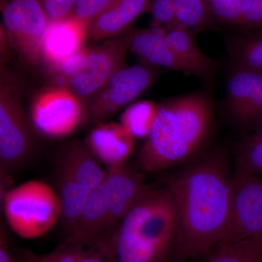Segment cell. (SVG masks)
<instances>
[{
    "label": "cell",
    "instance_id": "6da1fadb",
    "mask_svg": "<svg viewBox=\"0 0 262 262\" xmlns=\"http://www.w3.org/2000/svg\"><path fill=\"white\" fill-rule=\"evenodd\" d=\"M232 180L220 152L198 160L169 179L166 186L178 214L176 261L208 256L220 244L228 216Z\"/></svg>",
    "mask_w": 262,
    "mask_h": 262
},
{
    "label": "cell",
    "instance_id": "7a4b0ae2",
    "mask_svg": "<svg viewBox=\"0 0 262 262\" xmlns=\"http://www.w3.org/2000/svg\"><path fill=\"white\" fill-rule=\"evenodd\" d=\"M213 105L206 93H192L160 103L151 132L138 154L139 165L156 173L186 163L208 141L213 125Z\"/></svg>",
    "mask_w": 262,
    "mask_h": 262
},
{
    "label": "cell",
    "instance_id": "3957f363",
    "mask_svg": "<svg viewBox=\"0 0 262 262\" xmlns=\"http://www.w3.org/2000/svg\"><path fill=\"white\" fill-rule=\"evenodd\" d=\"M178 229L169 188L148 187L120 225L115 262L176 261Z\"/></svg>",
    "mask_w": 262,
    "mask_h": 262
},
{
    "label": "cell",
    "instance_id": "277c9868",
    "mask_svg": "<svg viewBox=\"0 0 262 262\" xmlns=\"http://www.w3.org/2000/svg\"><path fill=\"white\" fill-rule=\"evenodd\" d=\"M20 82L0 64V173L1 196L8 189L12 173L32 158L35 147L34 127L26 115L21 101Z\"/></svg>",
    "mask_w": 262,
    "mask_h": 262
},
{
    "label": "cell",
    "instance_id": "5b68a950",
    "mask_svg": "<svg viewBox=\"0 0 262 262\" xmlns=\"http://www.w3.org/2000/svg\"><path fill=\"white\" fill-rule=\"evenodd\" d=\"M3 200L8 225L24 238L46 234L61 218L58 194L45 183H25L8 190Z\"/></svg>",
    "mask_w": 262,
    "mask_h": 262
},
{
    "label": "cell",
    "instance_id": "8992f818",
    "mask_svg": "<svg viewBox=\"0 0 262 262\" xmlns=\"http://www.w3.org/2000/svg\"><path fill=\"white\" fill-rule=\"evenodd\" d=\"M30 118L34 130L41 135L59 139L88 122L87 107L67 86L53 84L33 98Z\"/></svg>",
    "mask_w": 262,
    "mask_h": 262
},
{
    "label": "cell",
    "instance_id": "52a82bcc",
    "mask_svg": "<svg viewBox=\"0 0 262 262\" xmlns=\"http://www.w3.org/2000/svg\"><path fill=\"white\" fill-rule=\"evenodd\" d=\"M156 69L155 66L142 61L117 71L86 103L88 122L95 125L106 122L121 108L140 97L156 80Z\"/></svg>",
    "mask_w": 262,
    "mask_h": 262
},
{
    "label": "cell",
    "instance_id": "ba28073f",
    "mask_svg": "<svg viewBox=\"0 0 262 262\" xmlns=\"http://www.w3.org/2000/svg\"><path fill=\"white\" fill-rule=\"evenodd\" d=\"M1 13L8 44L27 64H37L49 19L39 0H1Z\"/></svg>",
    "mask_w": 262,
    "mask_h": 262
},
{
    "label": "cell",
    "instance_id": "9c48e42d",
    "mask_svg": "<svg viewBox=\"0 0 262 262\" xmlns=\"http://www.w3.org/2000/svg\"><path fill=\"white\" fill-rule=\"evenodd\" d=\"M260 234H262V179L254 174L235 170L232 176L228 216L219 245Z\"/></svg>",
    "mask_w": 262,
    "mask_h": 262
},
{
    "label": "cell",
    "instance_id": "30bf717a",
    "mask_svg": "<svg viewBox=\"0 0 262 262\" xmlns=\"http://www.w3.org/2000/svg\"><path fill=\"white\" fill-rule=\"evenodd\" d=\"M127 46L120 36L108 39L96 47L89 48L83 65L65 86L87 103L114 74L127 65Z\"/></svg>",
    "mask_w": 262,
    "mask_h": 262
},
{
    "label": "cell",
    "instance_id": "8fae6325",
    "mask_svg": "<svg viewBox=\"0 0 262 262\" xmlns=\"http://www.w3.org/2000/svg\"><path fill=\"white\" fill-rule=\"evenodd\" d=\"M126 163L107 169L103 182L108 205L107 235L115 241L122 221L149 187L143 174Z\"/></svg>",
    "mask_w": 262,
    "mask_h": 262
},
{
    "label": "cell",
    "instance_id": "7c38bea8",
    "mask_svg": "<svg viewBox=\"0 0 262 262\" xmlns=\"http://www.w3.org/2000/svg\"><path fill=\"white\" fill-rule=\"evenodd\" d=\"M226 107L236 123L253 128L262 122V75L233 67L227 80Z\"/></svg>",
    "mask_w": 262,
    "mask_h": 262
},
{
    "label": "cell",
    "instance_id": "4fadbf2b",
    "mask_svg": "<svg viewBox=\"0 0 262 262\" xmlns=\"http://www.w3.org/2000/svg\"><path fill=\"white\" fill-rule=\"evenodd\" d=\"M89 26L73 15L50 20L43 35L40 58L50 75L84 47Z\"/></svg>",
    "mask_w": 262,
    "mask_h": 262
},
{
    "label": "cell",
    "instance_id": "5bb4252c",
    "mask_svg": "<svg viewBox=\"0 0 262 262\" xmlns=\"http://www.w3.org/2000/svg\"><path fill=\"white\" fill-rule=\"evenodd\" d=\"M108 221L107 200L103 183L91 192L77 222L67 231L63 242L82 246L117 244V241L108 238Z\"/></svg>",
    "mask_w": 262,
    "mask_h": 262
},
{
    "label": "cell",
    "instance_id": "9a60e30c",
    "mask_svg": "<svg viewBox=\"0 0 262 262\" xmlns=\"http://www.w3.org/2000/svg\"><path fill=\"white\" fill-rule=\"evenodd\" d=\"M165 30L131 27L120 34L128 51L140 57L142 61L155 67H162L192 75L190 71L170 48L164 37Z\"/></svg>",
    "mask_w": 262,
    "mask_h": 262
},
{
    "label": "cell",
    "instance_id": "2e32d148",
    "mask_svg": "<svg viewBox=\"0 0 262 262\" xmlns=\"http://www.w3.org/2000/svg\"><path fill=\"white\" fill-rule=\"evenodd\" d=\"M91 151L107 169L126 163L135 147V139L121 124H97L84 141Z\"/></svg>",
    "mask_w": 262,
    "mask_h": 262
},
{
    "label": "cell",
    "instance_id": "e0dca14e",
    "mask_svg": "<svg viewBox=\"0 0 262 262\" xmlns=\"http://www.w3.org/2000/svg\"><path fill=\"white\" fill-rule=\"evenodd\" d=\"M149 5L150 0H115L91 24L89 38L100 41L118 37L139 16L149 13Z\"/></svg>",
    "mask_w": 262,
    "mask_h": 262
},
{
    "label": "cell",
    "instance_id": "ac0fdd59",
    "mask_svg": "<svg viewBox=\"0 0 262 262\" xmlns=\"http://www.w3.org/2000/svg\"><path fill=\"white\" fill-rule=\"evenodd\" d=\"M57 165L91 191L104 182L107 173L84 141H75L66 144L60 151Z\"/></svg>",
    "mask_w": 262,
    "mask_h": 262
},
{
    "label": "cell",
    "instance_id": "d6986e66",
    "mask_svg": "<svg viewBox=\"0 0 262 262\" xmlns=\"http://www.w3.org/2000/svg\"><path fill=\"white\" fill-rule=\"evenodd\" d=\"M116 255L117 247L114 245L82 246L66 242L43 254L26 248L17 251V256L22 262H115Z\"/></svg>",
    "mask_w": 262,
    "mask_h": 262
},
{
    "label": "cell",
    "instance_id": "ffe728a7",
    "mask_svg": "<svg viewBox=\"0 0 262 262\" xmlns=\"http://www.w3.org/2000/svg\"><path fill=\"white\" fill-rule=\"evenodd\" d=\"M194 34L182 29L165 31L164 37L170 48L187 66L192 75L211 82L220 69V63L200 49Z\"/></svg>",
    "mask_w": 262,
    "mask_h": 262
},
{
    "label": "cell",
    "instance_id": "44dd1931",
    "mask_svg": "<svg viewBox=\"0 0 262 262\" xmlns=\"http://www.w3.org/2000/svg\"><path fill=\"white\" fill-rule=\"evenodd\" d=\"M56 192L61 205V219L70 230L82 213L92 191L77 182L65 169L57 165Z\"/></svg>",
    "mask_w": 262,
    "mask_h": 262
},
{
    "label": "cell",
    "instance_id": "7402d4cb",
    "mask_svg": "<svg viewBox=\"0 0 262 262\" xmlns=\"http://www.w3.org/2000/svg\"><path fill=\"white\" fill-rule=\"evenodd\" d=\"M227 48L233 67L262 73V33L232 38Z\"/></svg>",
    "mask_w": 262,
    "mask_h": 262
},
{
    "label": "cell",
    "instance_id": "603a6c76",
    "mask_svg": "<svg viewBox=\"0 0 262 262\" xmlns=\"http://www.w3.org/2000/svg\"><path fill=\"white\" fill-rule=\"evenodd\" d=\"M208 256L206 262H262V234L219 245Z\"/></svg>",
    "mask_w": 262,
    "mask_h": 262
},
{
    "label": "cell",
    "instance_id": "cb8c5ba5",
    "mask_svg": "<svg viewBox=\"0 0 262 262\" xmlns=\"http://www.w3.org/2000/svg\"><path fill=\"white\" fill-rule=\"evenodd\" d=\"M158 110L159 104L154 101H136L127 106L122 114L120 123L134 139H146L154 125Z\"/></svg>",
    "mask_w": 262,
    "mask_h": 262
},
{
    "label": "cell",
    "instance_id": "d4e9b609",
    "mask_svg": "<svg viewBox=\"0 0 262 262\" xmlns=\"http://www.w3.org/2000/svg\"><path fill=\"white\" fill-rule=\"evenodd\" d=\"M174 3L179 27L194 35L217 24L203 0H174Z\"/></svg>",
    "mask_w": 262,
    "mask_h": 262
},
{
    "label": "cell",
    "instance_id": "484cf974",
    "mask_svg": "<svg viewBox=\"0 0 262 262\" xmlns=\"http://www.w3.org/2000/svg\"><path fill=\"white\" fill-rule=\"evenodd\" d=\"M235 165L236 171L262 175V122L241 141L237 149Z\"/></svg>",
    "mask_w": 262,
    "mask_h": 262
},
{
    "label": "cell",
    "instance_id": "4316f807",
    "mask_svg": "<svg viewBox=\"0 0 262 262\" xmlns=\"http://www.w3.org/2000/svg\"><path fill=\"white\" fill-rule=\"evenodd\" d=\"M217 24L241 26L245 0H203Z\"/></svg>",
    "mask_w": 262,
    "mask_h": 262
},
{
    "label": "cell",
    "instance_id": "83f0119b",
    "mask_svg": "<svg viewBox=\"0 0 262 262\" xmlns=\"http://www.w3.org/2000/svg\"><path fill=\"white\" fill-rule=\"evenodd\" d=\"M149 13L152 15L153 28L165 31L181 29L177 21L174 0H150Z\"/></svg>",
    "mask_w": 262,
    "mask_h": 262
},
{
    "label": "cell",
    "instance_id": "f1b7e54d",
    "mask_svg": "<svg viewBox=\"0 0 262 262\" xmlns=\"http://www.w3.org/2000/svg\"><path fill=\"white\" fill-rule=\"evenodd\" d=\"M115 0H76L72 15L91 26Z\"/></svg>",
    "mask_w": 262,
    "mask_h": 262
},
{
    "label": "cell",
    "instance_id": "f546056e",
    "mask_svg": "<svg viewBox=\"0 0 262 262\" xmlns=\"http://www.w3.org/2000/svg\"><path fill=\"white\" fill-rule=\"evenodd\" d=\"M49 20L64 18L72 15L76 0H39Z\"/></svg>",
    "mask_w": 262,
    "mask_h": 262
},
{
    "label": "cell",
    "instance_id": "4dcf8cb0",
    "mask_svg": "<svg viewBox=\"0 0 262 262\" xmlns=\"http://www.w3.org/2000/svg\"><path fill=\"white\" fill-rule=\"evenodd\" d=\"M241 26L249 28L262 27V0H245Z\"/></svg>",
    "mask_w": 262,
    "mask_h": 262
},
{
    "label": "cell",
    "instance_id": "1f68e13d",
    "mask_svg": "<svg viewBox=\"0 0 262 262\" xmlns=\"http://www.w3.org/2000/svg\"><path fill=\"white\" fill-rule=\"evenodd\" d=\"M0 262H22L12 252L6 229L3 223L0 227Z\"/></svg>",
    "mask_w": 262,
    "mask_h": 262
},
{
    "label": "cell",
    "instance_id": "d6a6232c",
    "mask_svg": "<svg viewBox=\"0 0 262 262\" xmlns=\"http://www.w3.org/2000/svg\"><path fill=\"white\" fill-rule=\"evenodd\" d=\"M171 262H177V261H171Z\"/></svg>",
    "mask_w": 262,
    "mask_h": 262
},
{
    "label": "cell",
    "instance_id": "836d02e7",
    "mask_svg": "<svg viewBox=\"0 0 262 262\" xmlns=\"http://www.w3.org/2000/svg\"><path fill=\"white\" fill-rule=\"evenodd\" d=\"M261 75H262V73L261 74Z\"/></svg>",
    "mask_w": 262,
    "mask_h": 262
}]
</instances>
